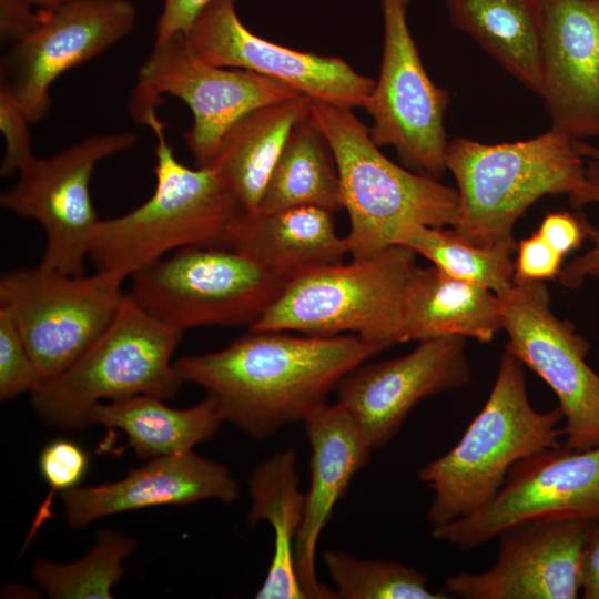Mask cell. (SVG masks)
Segmentation results:
<instances>
[{
  "label": "cell",
  "mask_w": 599,
  "mask_h": 599,
  "mask_svg": "<svg viewBox=\"0 0 599 599\" xmlns=\"http://www.w3.org/2000/svg\"><path fill=\"white\" fill-rule=\"evenodd\" d=\"M388 347L355 334L250 329L222 349L174 364L183 383L201 387L215 402L224 422L262 440L303 422L348 372Z\"/></svg>",
  "instance_id": "cell-1"
},
{
  "label": "cell",
  "mask_w": 599,
  "mask_h": 599,
  "mask_svg": "<svg viewBox=\"0 0 599 599\" xmlns=\"http://www.w3.org/2000/svg\"><path fill=\"white\" fill-rule=\"evenodd\" d=\"M576 140L550 128L509 143L448 142L446 169L459 196L453 229L475 245L494 246L515 241L516 222L545 195L566 194L575 209L586 205L590 181Z\"/></svg>",
  "instance_id": "cell-2"
},
{
  "label": "cell",
  "mask_w": 599,
  "mask_h": 599,
  "mask_svg": "<svg viewBox=\"0 0 599 599\" xmlns=\"http://www.w3.org/2000/svg\"><path fill=\"white\" fill-rule=\"evenodd\" d=\"M524 364L505 348L491 392L460 440L418 471L433 490L432 527L464 518L488 505L518 460L562 445L561 409L536 410L528 398Z\"/></svg>",
  "instance_id": "cell-3"
},
{
  "label": "cell",
  "mask_w": 599,
  "mask_h": 599,
  "mask_svg": "<svg viewBox=\"0 0 599 599\" xmlns=\"http://www.w3.org/2000/svg\"><path fill=\"white\" fill-rule=\"evenodd\" d=\"M144 124L156 138L154 191L129 213L100 219L90 238L95 271L123 280L179 248L216 246L242 210L211 167L191 169L176 159L155 112Z\"/></svg>",
  "instance_id": "cell-4"
},
{
  "label": "cell",
  "mask_w": 599,
  "mask_h": 599,
  "mask_svg": "<svg viewBox=\"0 0 599 599\" xmlns=\"http://www.w3.org/2000/svg\"><path fill=\"white\" fill-rule=\"evenodd\" d=\"M309 110L336 158L353 257L397 245L412 225L455 226L457 189L387 159L353 109L309 99Z\"/></svg>",
  "instance_id": "cell-5"
},
{
  "label": "cell",
  "mask_w": 599,
  "mask_h": 599,
  "mask_svg": "<svg viewBox=\"0 0 599 599\" xmlns=\"http://www.w3.org/2000/svg\"><path fill=\"white\" fill-rule=\"evenodd\" d=\"M183 333L150 315L125 293L100 336L31 394L35 415L50 427L75 430L90 426L89 414L102 399L175 396L183 380L172 357Z\"/></svg>",
  "instance_id": "cell-6"
},
{
  "label": "cell",
  "mask_w": 599,
  "mask_h": 599,
  "mask_svg": "<svg viewBox=\"0 0 599 599\" xmlns=\"http://www.w3.org/2000/svg\"><path fill=\"white\" fill-rule=\"evenodd\" d=\"M416 253L393 245L353 261L307 270L288 280L251 331L336 336L352 332L393 346L403 343L404 301Z\"/></svg>",
  "instance_id": "cell-7"
},
{
  "label": "cell",
  "mask_w": 599,
  "mask_h": 599,
  "mask_svg": "<svg viewBox=\"0 0 599 599\" xmlns=\"http://www.w3.org/2000/svg\"><path fill=\"white\" fill-rule=\"evenodd\" d=\"M133 300L182 332L200 326L251 327L287 280L235 251L206 245L179 248L132 275Z\"/></svg>",
  "instance_id": "cell-8"
},
{
  "label": "cell",
  "mask_w": 599,
  "mask_h": 599,
  "mask_svg": "<svg viewBox=\"0 0 599 599\" xmlns=\"http://www.w3.org/2000/svg\"><path fill=\"white\" fill-rule=\"evenodd\" d=\"M123 282L105 272L69 275L40 264L2 274L0 306L12 315L42 384L68 368L111 323L125 294Z\"/></svg>",
  "instance_id": "cell-9"
},
{
  "label": "cell",
  "mask_w": 599,
  "mask_h": 599,
  "mask_svg": "<svg viewBox=\"0 0 599 599\" xmlns=\"http://www.w3.org/2000/svg\"><path fill=\"white\" fill-rule=\"evenodd\" d=\"M161 94L182 100L193 114L184 139L197 165L213 160L226 131L252 110L301 93L258 73L210 64L191 51L184 33L154 48L138 72L130 109L139 122L155 111Z\"/></svg>",
  "instance_id": "cell-10"
},
{
  "label": "cell",
  "mask_w": 599,
  "mask_h": 599,
  "mask_svg": "<svg viewBox=\"0 0 599 599\" xmlns=\"http://www.w3.org/2000/svg\"><path fill=\"white\" fill-rule=\"evenodd\" d=\"M133 132L95 134L47 159L33 158L16 183L0 194V205L35 221L45 235L40 265L69 275L85 274L90 238L99 222L90 181L99 162L135 145Z\"/></svg>",
  "instance_id": "cell-11"
},
{
  "label": "cell",
  "mask_w": 599,
  "mask_h": 599,
  "mask_svg": "<svg viewBox=\"0 0 599 599\" xmlns=\"http://www.w3.org/2000/svg\"><path fill=\"white\" fill-rule=\"evenodd\" d=\"M379 3L383 57L364 106L373 119L369 134L377 146L395 148L407 166L438 180L447 170L444 115L449 95L430 80L422 62L407 22L409 0Z\"/></svg>",
  "instance_id": "cell-12"
},
{
  "label": "cell",
  "mask_w": 599,
  "mask_h": 599,
  "mask_svg": "<svg viewBox=\"0 0 599 599\" xmlns=\"http://www.w3.org/2000/svg\"><path fill=\"white\" fill-rule=\"evenodd\" d=\"M505 348L541 377L564 414V446L599 445V375L588 365L590 345L568 319L557 317L544 282L520 283L497 295Z\"/></svg>",
  "instance_id": "cell-13"
},
{
  "label": "cell",
  "mask_w": 599,
  "mask_h": 599,
  "mask_svg": "<svg viewBox=\"0 0 599 599\" xmlns=\"http://www.w3.org/2000/svg\"><path fill=\"white\" fill-rule=\"evenodd\" d=\"M546 516L599 522V445L575 450L562 444L516 461L488 505L430 532L436 540L470 551L509 525Z\"/></svg>",
  "instance_id": "cell-14"
},
{
  "label": "cell",
  "mask_w": 599,
  "mask_h": 599,
  "mask_svg": "<svg viewBox=\"0 0 599 599\" xmlns=\"http://www.w3.org/2000/svg\"><path fill=\"white\" fill-rule=\"evenodd\" d=\"M47 9L45 18L10 45L0 65V79L31 123L48 114L52 83L126 37L138 16L129 0H72Z\"/></svg>",
  "instance_id": "cell-15"
},
{
  "label": "cell",
  "mask_w": 599,
  "mask_h": 599,
  "mask_svg": "<svg viewBox=\"0 0 599 599\" xmlns=\"http://www.w3.org/2000/svg\"><path fill=\"white\" fill-rule=\"evenodd\" d=\"M184 35L199 59L278 80L312 100L364 108L375 87L376 81L341 58L298 51L254 34L241 21L235 0L211 1Z\"/></svg>",
  "instance_id": "cell-16"
},
{
  "label": "cell",
  "mask_w": 599,
  "mask_h": 599,
  "mask_svg": "<svg viewBox=\"0 0 599 599\" xmlns=\"http://www.w3.org/2000/svg\"><path fill=\"white\" fill-rule=\"evenodd\" d=\"M588 522L546 516L509 525L497 536L495 564L447 577L443 591L463 599H577Z\"/></svg>",
  "instance_id": "cell-17"
},
{
  "label": "cell",
  "mask_w": 599,
  "mask_h": 599,
  "mask_svg": "<svg viewBox=\"0 0 599 599\" xmlns=\"http://www.w3.org/2000/svg\"><path fill=\"white\" fill-rule=\"evenodd\" d=\"M465 347V337L443 336L418 342L404 356L361 364L336 385V404L356 422L372 449H380L420 400L470 382Z\"/></svg>",
  "instance_id": "cell-18"
},
{
  "label": "cell",
  "mask_w": 599,
  "mask_h": 599,
  "mask_svg": "<svg viewBox=\"0 0 599 599\" xmlns=\"http://www.w3.org/2000/svg\"><path fill=\"white\" fill-rule=\"evenodd\" d=\"M542 93L551 128L599 138V0H539Z\"/></svg>",
  "instance_id": "cell-19"
},
{
  "label": "cell",
  "mask_w": 599,
  "mask_h": 599,
  "mask_svg": "<svg viewBox=\"0 0 599 599\" xmlns=\"http://www.w3.org/2000/svg\"><path fill=\"white\" fill-rule=\"evenodd\" d=\"M240 485L223 464L193 450L152 458L123 478L75 487L60 495L65 525L80 529L116 514L156 506H185L206 499L232 504Z\"/></svg>",
  "instance_id": "cell-20"
},
{
  "label": "cell",
  "mask_w": 599,
  "mask_h": 599,
  "mask_svg": "<svg viewBox=\"0 0 599 599\" xmlns=\"http://www.w3.org/2000/svg\"><path fill=\"white\" fill-rule=\"evenodd\" d=\"M311 447L309 485L304 494V512L294 544L296 575L306 598L335 599L334 591L316 577L318 538L334 506L363 469L374 451L352 416L338 404L322 403L303 419Z\"/></svg>",
  "instance_id": "cell-21"
},
{
  "label": "cell",
  "mask_w": 599,
  "mask_h": 599,
  "mask_svg": "<svg viewBox=\"0 0 599 599\" xmlns=\"http://www.w3.org/2000/svg\"><path fill=\"white\" fill-rule=\"evenodd\" d=\"M333 214L308 205L267 213L241 210L216 246L241 253L288 281L307 270L341 263L349 253Z\"/></svg>",
  "instance_id": "cell-22"
},
{
  "label": "cell",
  "mask_w": 599,
  "mask_h": 599,
  "mask_svg": "<svg viewBox=\"0 0 599 599\" xmlns=\"http://www.w3.org/2000/svg\"><path fill=\"white\" fill-rule=\"evenodd\" d=\"M502 329L499 301L490 290L417 266L404 301L403 343L443 336L490 342Z\"/></svg>",
  "instance_id": "cell-23"
},
{
  "label": "cell",
  "mask_w": 599,
  "mask_h": 599,
  "mask_svg": "<svg viewBox=\"0 0 599 599\" xmlns=\"http://www.w3.org/2000/svg\"><path fill=\"white\" fill-rule=\"evenodd\" d=\"M309 110V98L297 97L258 106L223 135L211 167L238 201L255 211L293 125Z\"/></svg>",
  "instance_id": "cell-24"
},
{
  "label": "cell",
  "mask_w": 599,
  "mask_h": 599,
  "mask_svg": "<svg viewBox=\"0 0 599 599\" xmlns=\"http://www.w3.org/2000/svg\"><path fill=\"white\" fill-rule=\"evenodd\" d=\"M293 450L276 453L261 461L248 477V525L267 521L274 531V551L257 599L306 598L294 562V544L304 512V494Z\"/></svg>",
  "instance_id": "cell-25"
},
{
  "label": "cell",
  "mask_w": 599,
  "mask_h": 599,
  "mask_svg": "<svg viewBox=\"0 0 599 599\" xmlns=\"http://www.w3.org/2000/svg\"><path fill=\"white\" fill-rule=\"evenodd\" d=\"M223 423L209 396L192 407L177 409L162 398L136 395L99 403L89 414V425L121 429L134 454L151 459L193 450L195 445L211 439Z\"/></svg>",
  "instance_id": "cell-26"
},
{
  "label": "cell",
  "mask_w": 599,
  "mask_h": 599,
  "mask_svg": "<svg viewBox=\"0 0 599 599\" xmlns=\"http://www.w3.org/2000/svg\"><path fill=\"white\" fill-rule=\"evenodd\" d=\"M451 23L541 97L539 0H445Z\"/></svg>",
  "instance_id": "cell-27"
},
{
  "label": "cell",
  "mask_w": 599,
  "mask_h": 599,
  "mask_svg": "<svg viewBox=\"0 0 599 599\" xmlns=\"http://www.w3.org/2000/svg\"><path fill=\"white\" fill-rule=\"evenodd\" d=\"M305 205L332 213L343 209L336 158L311 110L290 131L255 211Z\"/></svg>",
  "instance_id": "cell-28"
},
{
  "label": "cell",
  "mask_w": 599,
  "mask_h": 599,
  "mask_svg": "<svg viewBox=\"0 0 599 599\" xmlns=\"http://www.w3.org/2000/svg\"><path fill=\"white\" fill-rule=\"evenodd\" d=\"M516 241L494 246H478L454 229L412 225L399 237L397 245L407 246L429 260L444 273L481 285L499 295L514 285L512 255Z\"/></svg>",
  "instance_id": "cell-29"
},
{
  "label": "cell",
  "mask_w": 599,
  "mask_h": 599,
  "mask_svg": "<svg viewBox=\"0 0 599 599\" xmlns=\"http://www.w3.org/2000/svg\"><path fill=\"white\" fill-rule=\"evenodd\" d=\"M136 547L134 538L113 529H101L82 558L67 564L38 559L32 577L52 599H110L112 588L125 572L123 560Z\"/></svg>",
  "instance_id": "cell-30"
},
{
  "label": "cell",
  "mask_w": 599,
  "mask_h": 599,
  "mask_svg": "<svg viewBox=\"0 0 599 599\" xmlns=\"http://www.w3.org/2000/svg\"><path fill=\"white\" fill-rule=\"evenodd\" d=\"M323 561L336 586L335 599H447L427 588L428 577L397 561L359 559L343 550H328Z\"/></svg>",
  "instance_id": "cell-31"
},
{
  "label": "cell",
  "mask_w": 599,
  "mask_h": 599,
  "mask_svg": "<svg viewBox=\"0 0 599 599\" xmlns=\"http://www.w3.org/2000/svg\"><path fill=\"white\" fill-rule=\"evenodd\" d=\"M38 464L50 493L37 512L28 538H32L44 520L49 519L53 496L79 486L88 471L89 456L78 443L60 438L41 449Z\"/></svg>",
  "instance_id": "cell-32"
},
{
  "label": "cell",
  "mask_w": 599,
  "mask_h": 599,
  "mask_svg": "<svg viewBox=\"0 0 599 599\" xmlns=\"http://www.w3.org/2000/svg\"><path fill=\"white\" fill-rule=\"evenodd\" d=\"M42 379L10 312L0 306V399L32 394Z\"/></svg>",
  "instance_id": "cell-33"
},
{
  "label": "cell",
  "mask_w": 599,
  "mask_h": 599,
  "mask_svg": "<svg viewBox=\"0 0 599 599\" xmlns=\"http://www.w3.org/2000/svg\"><path fill=\"white\" fill-rule=\"evenodd\" d=\"M30 120L8 84L0 79V130L4 138V155L0 175L7 177L34 158Z\"/></svg>",
  "instance_id": "cell-34"
},
{
  "label": "cell",
  "mask_w": 599,
  "mask_h": 599,
  "mask_svg": "<svg viewBox=\"0 0 599 599\" xmlns=\"http://www.w3.org/2000/svg\"><path fill=\"white\" fill-rule=\"evenodd\" d=\"M514 261V283L545 282L558 278L562 270V256L537 232L517 244Z\"/></svg>",
  "instance_id": "cell-35"
},
{
  "label": "cell",
  "mask_w": 599,
  "mask_h": 599,
  "mask_svg": "<svg viewBox=\"0 0 599 599\" xmlns=\"http://www.w3.org/2000/svg\"><path fill=\"white\" fill-rule=\"evenodd\" d=\"M587 172L590 180L588 204H599V160L591 159L587 164ZM583 225L592 247L564 266L557 278L570 290L581 287L587 278H599V227L591 224L586 215Z\"/></svg>",
  "instance_id": "cell-36"
},
{
  "label": "cell",
  "mask_w": 599,
  "mask_h": 599,
  "mask_svg": "<svg viewBox=\"0 0 599 599\" xmlns=\"http://www.w3.org/2000/svg\"><path fill=\"white\" fill-rule=\"evenodd\" d=\"M537 233L562 256L579 248L587 238L583 214L548 213Z\"/></svg>",
  "instance_id": "cell-37"
},
{
  "label": "cell",
  "mask_w": 599,
  "mask_h": 599,
  "mask_svg": "<svg viewBox=\"0 0 599 599\" xmlns=\"http://www.w3.org/2000/svg\"><path fill=\"white\" fill-rule=\"evenodd\" d=\"M33 0H0V41L12 45L33 30L47 16V8L33 11Z\"/></svg>",
  "instance_id": "cell-38"
},
{
  "label": "cell",
  "mask_w": 599,
  "mask_h": 599,
  "mask_svg": "<svg viewBox=\"0 0 599 599\" xmlns=\"http://www.w3.org/2000/svg\"><path fill=\"white\" fill-rule=\"evenodd\" d=\"M211 1L213 0H163L154 44L162 43L177 33H186Z\"/></svg>",
  "instance_id": "cell-39"
},
{
  "label": "cell",
  "mask_w": 599,
  "mask_h": 599,
  "mask_svg": "<svg viewBox=\"0 0 599 599\" xmlns=\"http://www.w3.org/2000/svg\"><path fill=\"white\" fill-rule=\"evenodd\" d=\"M581 595L599 599V522L589 521L581 567Z\"/></svg>",
  "instance_id": "cell-40"
},
{
  "label": "cell",
  "mask_w": 599,
  "mask_h": 599,
  "mask_svg": "<svg viewBox=\"0 0 599 599\" xmlns=\"http://www.w3.org/2000/svg\"><path fill=\"white\" fill-rule=\"evenodd\" d=\"M579 152L585 156L593 160H599V149L579 140L577 142Z\"/></svg>",
  "instance_id": "cell-41"
},
{
  "label": "cell",
  "mask_w": 599,
  "mask_h": 599,
  "mask_svg": "<svg viewBox=\"0 0 599 599\" xmlns=\"http://www.w3.org/2000/svg\"><path fill=\"white\" fill-rule=\"evenodd\" d=\"M68 1L72 0H33L35 6H40L42 8H54Z\"/></svg>",
  "instance_id": "cell-42"
}]
</instances>
